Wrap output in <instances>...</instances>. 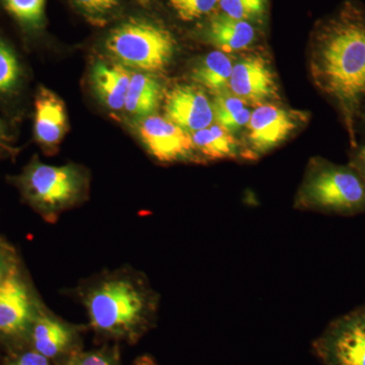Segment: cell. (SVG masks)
I'll use <instances>...</instances> for the list:
<instances>
[{
	"label": "cell",
	"mask_w": 365,
	"mask_h": 365,
	"mask_svg": "<svg viewBox=\"0 0 365 365\" xmlns=\"http://www.w3.org/2000/svg\"><path fill=\"white\" fill-rule=\"evenodd\" d=\"M312 74L339 109L355 144L365 102V6L348 0L318 21L312 36Z\"/></svg>",
	"instance_id": "6da1fadb"
},
{
	"label": "cell",
	"mask_w": 365,
	"mask_h": 365,
	"mask_svg": "<svg viewBox=\"0 0 365 365\" xmlns=\"http://www.w3.org/2000/svg\"><path fill=\"white\" fill-rule=\"evenodd\" d=\"M91 326L112 336H132L153 323L158 297L143 276L129 271L101 276L83 294Z\"/></svg>",
	"instance_id": "7a4b0ae2"
},
{
	"label": "cell",
	"mask_w": 365,
	"mask_h": 365,
	"mask_svg": "<svg viewBox=\"0 0 365 365\" xmlns=\"http://www.w3.org/2000/svg\"><path fill=\"white\" fill-rule=\"evenodd\" d=\"M294 208L324 215L365 213V179L351 165L314 160L294 201Z\"/></svg>",
	"instance_id": "3957f363"
},
{
	"label": "cell",
	"mask_w": 365,
	"mask_h": 365,
	"mask_svg": "<svg viewBox=\"0 0 365 365\" xmlns=\"http://www.w3.org/2000/svg\"><path fill=\"white\" fill-rule=\"evenodd\" d=\"M21 196L48 222L74 204L83 195L86 179L73 165H44L33 160L16 178Z\"/></svg>",
	"instance_id": "277c9868"
},
{
	"label": "cell",
	"mask_w": 365,
	"mask_h": 365,
	"mask_svg": "<svg viewBox=\"0 0 365 365\" xmlns=\"http://www.w3.org/2000/svg\"><path fill=\"white\" fill-rule=\"evenodd\" d=\"M106 47L124 66L155 72L169 66L176 49V40L165 26L136 20L115 29L108 37Z\"/></svg>",
	"instance_id": "5b68a950"
},
{
	"label": "cell",
	"mask_w": 365,
	"mask_h": 365,
	"mask_svg": "<svg viewBox=\"0 0 365 365\" xmlns=\"http://www.w3.org/2000/svg\"><path fill=\"white\" fill-rule=\"evenodd\" d=\"M323 365H365L364 306L333 319L313 342Z\"/></svg>",
	"instance_id": "8992f818"
},
{
	"label": "cell",
	"mask_w": 365,
	"mask_h": 365,
	"mask_svg": "<svg viewBox=\"0 0 365 365\" xmlns=\"http://www.w3.org/2000/svg\"><path fill=\"white\" fill-rule=\"evenodd\" d=\"M20 268L14 269L0 287V334L16 337L32 329L39 312Z\"/></svg>",
	"instance_id": "52a82bcc"
},
{
	"label": "cell",
	"mask_w": 365,
	"mask_h": 365,
	"mask_svg": "<svg viewBox=\"0 0 365 365\" xmlns=\"http://www.w3.org/2000/svg\"><path fill=\"white\" fill-rule=\"evenodd\" d=\"M138 129L148 153L158 162L174 163L186 160L195 150L189 132L167 118H144Z\"/></svg>",
	"instance_id": "ba28073f"
},
{
	"label": "cell",
	"mask_w": 365,
	"mask_h": 365,
	"mask_svg": "<svg viewBox=\"0 0 365 365\" xmlns=\"http://www.w3.org/2000/svg\"><path fill=\"white\" fill-rule=\"evenodd\" d=\"M249 157H259L282 143L297 128L292 113L270 104L258 106L248 124Z\"/></svg>",
	"instance_id": "9c48e42d"
},
{
	"label": "cell",
	"mask_w": 365,
	"mask_h": 365,
	"mask_svg": "<svg viewBox=\"0 0 365 365\" xmlns=\"http://www.w3.org/2000/svg\"><path fill=\"white\" fill-rule=\"evenodd\" d=\"M165 118L186 131L207 128L215 121L212 104L200 88L179 86L165 96Z\"/></svg>",
	"instance_id": "30bf717a"
},
{
	"label": "cell",
	"mask_w": 365,
	"mask_h": 365,
	"mask_svg": "<svg viewBox=\"0 0 365 365\" xmlns=\"http://www.w3.org/2000/svg\"><path fill=\"white\" fill-rule=\"evenodd\" d=\"M230 88L247 103L262 104L277 95L275 76L261 56L245 57L234 64Z\"/></svg>",
	"instance_id": "8fae6325"
},
{
	"label": "cell",
	"mask_w": 365,
	"mask_h": 365,
	"mask_svg": "<svg viewBox=\"0 0 365 365\" xmlns=\"http://www.w3.org/2000/svg\"><path fill=\"white\" fill-rule=\"evenodd\" d=\"M34 134L41 146L52 148L63 138L67 126L66 107L54 93L44 86L35 96Z\"/></svg>",
	"instance_id": "7c38bea8"
},
{
	"label": "cell",
	"mask_w": 365,
	"mask_h": 365,
	"mask_svg": "<svg viewBox=\"0 0 365 365\" xmlns=\"http://www.w3.org/2000/svg\"><path fill=\"white\" fill-rule=\"evenodd\" d=\"M257 26L250 21L237 20L227 14L216 13L209 16L205 36L220 51L237 52L247 49L257 39Z\"/></svg>",
	"instance_id": "4fadbf2b"
},
{
	"label": "cell",
	"mask_w": 365,
	"mask_h": 365,
	"mask_svg": "<svg viewBox=\"0 0 365 365\" xmlns=\"http://www.w3.org/2000/svg\"><path fill=\"white\" fill-rule=\"evenodd\" d=\"M71 326L49 314H39L32 326L34 347L48 359L58 356L71 344Z\"/></svg>",
	"instance_id": "5bb4252c"
},
{
	"label": "cell",
	"mask_w": 365,
	"mask_h": 365,
	"mask_svg": "<svg viewBox=\"0 0 365 365\" xmlns=\"http://www.w3.org/2000/svg\"><path fill=\"white\" fill-rule=\"evenodd\" d=\"M132 74L122 66L98 63L93 71V83L98 98L112 110L123 109Z\"/></svg>",
	"instance_id": "9a60e30c"
},
{
	"label": "cell",
	"mask_w": 365,
	"mask_h": 365,
	"mask_svg": "<svg viewBox=\"0 0 365 365\" xmlns=\"http://www.w3.org/2000/svg\"><path fill=\"white\" fill-rule=\"evenodd\" d=\"M192 140L195 150L206 160H232L240 155L237 139L218 124L194 132Z\"/></svg>",
	"instance_id": "2e32d148"
},
{
	"label": "cell",
	"mask_w": 365,
	"mask_h": 365,
	"mask_svg": "<svg viewBox=\"0 0 365 365\" xmlns=\"http://www.w3.org/2000/svg\"><path fill=\"white\" fill-rule=\"evenodd\" d=\"M162 98V88L150 74H132L127 91L125 109L131 114L145 116L157 110Z\"/></svg>",
	"instance_id": "e0dca14e"
},
{
	"label": "cell",
	"mask_w": 365,
	"mask_h": 365,
	"mask_svg": "<svg viewBox=\"0 0 365 365\" xmlns=\"http://www.w3.org/2000/svg\"><path fill=\"white\" fill-rule=\"evenodd\" d=\"M232 68L234 64L227 53L217 50L209 53L196 66L193 78L204 88L218 95L230 88Z\"/></svg>",
	"instance_id": "ac0fdd59"
},
{
	"label": "cell",
	"mask_w": 365,
	"mask_h": 365,
	"mask_svg": "<svg viewBox=\"0 0 365 365\" xmlns=\"http://www.w3.org/2000/svg\"><path fill=\"white\" fill-rule=\"evenodd\" d=\"M25 69L14 48L0 38V101L20 95L25 83Z\"/></svg>",
	"instance_id": "d6986e66"
},
{
	"label": "cell",
	"mask_w": 365,
	"mask_h": 365,
	"mask_svg": "<svg viewBox=\"0 0 365 365\" xmlns=\"http://www.w3.org/2000/svg\"><path fill=\"white\" fill-rule=\"evenodd\" d=\"M246 101L223 91L218 93L213 102L215 120L217 124L230 132L237 130L248 124L251 111L246 107Z\"/></svg>",
	"instance_id": "ffe728a7"
},
{
	"label": "cell",
	"mask_w": 365,
	"mask_h": 365,
	"mask_svg": "<svg viewBox=\"0 0 365 365\" xmlns=\"http://www.w3.org/2000/svg\"><path fill=\"white\" fill-rule=\"evenodd\" d=\"M220 13L256 25L265 18L268 0H220Z\"/></svg>",
	"instance_id": "44dd1931"
},
{
	"label": "cell",
	"mask_w": 365,
	"mask_h": 365,
	"mask_svg": "<svg viewBox=\"0 0 365 365\" xmlns=\"http://www.w3.org/2000/svg\"><path fill=\"white\" fill-rule=\"evenodd\" d=\"M4 9L26 29L38 28L44 16L46 0H1Z\"/></svg>",
	"instance_id": "7402d4cb"
},
{
	"label": "cell",
	"mask_w": 365,
	"mask_h": 365,
	"mask_svg": "<svg viewBox=\"0 0 365 365\" xmlns=\"http://www.w3.org/2000/svg\"><path fill=\"white\" fill-rule=\"evenodd\" d=\"M170 4L180 20L194 21L212 16L220 6V0H170Z\"/></svg>",
	"instance_id": "603a6c76"
},
{
	"label": "cell",
	"mask_w": 365,
	"mask_h": 365,
	"mask_svg": "<svg viewBox=\"0 0 365 365\" xmlns=\"http://www.w3.org/2000/svg\"><path fill=\"white\" fill-rule=\"evenodd\" d=\"M16 267L19 266L16 253L13 248L0 237V287Z\"/></svg>",
	"instance_id": "cb8c5ba5"
},
{
	"label": "cell",
	"mask_w": 365,
	"mask_h": 365,
	"mask_svg": "<svg viewBox=\"0 0 365 365\" xmlns=\"http://www.w3.org/2000/svg\"><path fill=\"white\" fill-rule=\"evenodd\" d=\"M74 1L91 13L103 14L114 9L119 0H74Z\"/></svg>",
	"instance_id": "d4e9b609"
},
{
	"label": "cell",
	"mask_w": 365,
	"mask_h": 365,
	"mask_svg": "<svg viewBox=\"0 0 365 365\" xmlns=\"http://www.w3.org/2000/svg\"><path fill=\"white\" fill-rule=\"evenodd\" d=\"M11 365H49V359L39 352H26Z\"/></svg>",
	"instance_id": "484cf974"
},
{
	"label": "cell",
	"mask_w": 365,
	"mask_h": 365,
	"mask_svg": "<svg viewBox=\"0 0 365 365\" xmlns=\"http://www.w3.org/2000/svg\"><path fill=\"white\" fill-rule=\"evenodd\" d=\"M72 365H114L109 357L106 356L103 353H88L83 355L78 361L73 362Z\"/></svg>",
	"instance_id": "4316f807"
},
{
	"label": "cell",
	"mask_w": 365,
	"mask_h": 365,
	"mask_svg": "<svg viewBox=\"0 0 365 365\" xmlns=\"http://www.w3.org/2000/svg\"><path fill=\"white\" fill-rule=\"evenodd\" d=\"M13 151L14 148L11 146V137L9 135V127L4 123V120L0 119V157L13 153Z\"/></svg>",
	"instance_id": "83f0119b"
},
{
	"label": "cell",
	"mask_w": 365,
	"mask_h": 365,
	"mask_svg": "<svg viewBox=\"0 0 365 365\" xmlns=\"http://www.w3.org/2000/svg\"><path fill=\"white\" fill-rule=\"evenodd\" d=\"M349 165H351L355 170H359L365 179V143L355 148Z\"/></svg>",
	"instance_id": "f1b7e54d"
},
{
	"label": "cell",
	"mask_w": 365,
	"mask_h": 365,
	"mask_svg": "<svg viewBox=\"0 0 365 365\" xmlns=\"http://www.w3.org/2000/svg\"><path fill=\"white\" fill-rule=\"evenodd\" d=\"M139 365H157V364H155V362L150 361V360L145 359V360H143V361L141 362V364Z\"/></svg>",
	"instance_id": "f546056e"
},
{
	"label": "cell",
	"mask_w": 365,
	"mask_h": 365,
	"mask_svg": "<svg viewBox=\"0 0 365 365\" xmlns=\"http://www.w3.org/2000/svg\"><path fill=\"white\" fill-rule=\"evenodd\" d=\"M364 312H365V304H364Z\"/></svg>",
	"instance_id": "4dcf8cb0"
},
{
	"label": "cell",
	"mask_w": 365,
	"mask_h": 365,
	"mask_svg": "<svg viewBox=\"0 0 365 365\" xmlns=\"http://www.w3.org/2000/svg\"><path fill=\"white\" fill-rule=\"evenodd\" d=\"M68 365H72V364H68Z\"/></svg>",
	"instance_id": "1f68e13d"
},
{
	"label": "cell",
	"mask_w": 365,
	"mask_h": 365,
	"mask_svg": "<svg viewBox=\"0 0 365 365\" xmlns=\"http://www.w3.org/2000/svg\"><path fill=\"white\" fill-rule=\"evenodd\" d=\"M365 103V102H364Z\"/></svg>",
	"instance_id": "d6a6232c"
}]
</instances>
